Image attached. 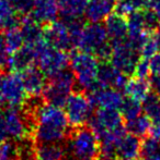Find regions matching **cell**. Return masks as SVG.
<instances>
[{
  "instance_id": "obj_1",
  "label": "cell",
  "mask_w": 160,
  "mask_h": 160,
  "mask_svg": "<svg viewBox=\"0 0 160 160\" xmlns=\"http://www.w3.org/2000/svg\"><path fill=\"white\" fill-rule=\"evenodd\" d=\"M28 112L32 116V136L36 144H62L69 134V122L65 111L51 103L40 102L31 105Z\"/></svg>"
},
{
  "instance_id": "obj_2",
  "label": "cell",
  "mask_w": 160,
  "mask_h": 160,
  "mask_svg": "<svg viewBox=\"0 0 160 160\" xmlns=\"http://www.w3.org/2000/svg\"><path fill=\"white\" fill-rule=\"evenodd\" d=\"M63 146V160H100V142L89 127L74 128Z\"/></svg>"
},
{
  "instance_id": "obj_3",
  "label": "cell",
  "mask_w": 160,
  "mask_h": 160,
  "mask_svg": "<svg viewBox=\"0 0 160 160\" xmlns=\"http://www.w3.org/2000/svg\"><path fill=\"white\" fill-rule=\"evenodd\" d=\"M75 47L79 50L94 55L101 61H109L112 45L105 26L101 22H89L83 24L76 39Z\"/></svg>"
},
{
  "instance_id": "obj_4",
  "label": "cell",
  "mask_w": 160,
  "mask_h": 160,
  "mask_svg": "<svg viewBox=\"0 0 160 160\" xmlns=\"http://www.w3.org/2000/svg\"><path fill=\"white\" fill-rule=\"evenodd\" d=\"M88 127L93 131L99 142L116 143L126 133L125 121L119 109L99 108L91 116Z\"/></svg>"
},
{
  "instance_id": "obj_5",
  "label": "cell",
  "mask_w": 160,
  "mask_h": 160,
  "mask_svg": "<svg viewBox=\"0 0 160 160\" xmlns=\"http://www.w3.org/2000/svg\"><path fill=\"white\" fill-rule=\"evenodd\" d=\"M71 73L74 74L76 84L83 92H90L98 85V72L100 60L94 55L83 50L74 52L69 58Z\"/></svg>"
},
{
  "instance_id": "obj_6",
  "label": "cell",
  "mask_w": 160,
  "mask_h": 160,
  "mask_svg": "<svg viewBox=\"0 0 160 160\" xmlns=\"http://www.w3.org/2000/svg\"><path fill=\"white\" fill-rule=\"evenodd\" d=\"M76 85V81L71 71H64L51 76L42 96L44 101L51 105L63 108Z\"/></svg>"
},
{
  "instance_id": "obj_7",
  "label": "cell",
  "mask_w": 160,
  "mask_h": 160,
  "mask_svg": "<svg viewBox=\"0 0 160 160\" xmlns=\"http://www.w3.org/2000/svg\"><path fill=\"white\" fill-rule=\"evenodd\" d=\"M35 49L37 67L46 76L51 78L64 70H67L70 57L66 50L49 46L45 40L35 46Z\"/></svg>"
},
{
  "instance_id": "obj_8",
  "label": "cell",
  "mask_w": 160,
  "mask_h": 160,
  "mask_svg": "<svg viewBox=\"0 0 160 160\" xmlns=\"http://www.w3.org/2000/svg\"><path fill=\"white\" fill-rule=\"evenodd\" d=\"M64 107L68 122L73 128L87 124L94 109L89 96L85 92H73L67 98Z\"/></svg>"
},
{
  "instance_id": "obj_9",
  "label": "cell",
  "mask_w": 160,
  "mask_h": 160,
  "mask_svg": "<svg viewBox=\"0 0 160 160\" xmlns=\"http://www.w3.org/2000/svg\"><path fill=\"white\" fill-rule=\"evenodd\" d=\"M3 116L8 137L11 139L20 142L32 135L33 120L28 111L21 110V108L7 107Z\"/></svg>"
},
{
  "instance_id": "obj_10",
  "label": "cell",
  "mask_w": 160,
  "mask_h": 160,
  "mask_svg": "<svg viewBox=\"0 0 160 160\" xmlns=\"http://www.w3.org/2000/svg\"><path fill=\"white\" fill-rule=\"evenodd\" d=\"M112 45V51L109 61L126 75H133L136 63L141 59L139 52L126 40Z\"/></svg>"
},
{
  "instance_id": "obj_11",
  "label": "cell",
  "mask_w": 160,
  "mask_h": 160,
  "mask_svg": "<svg viewBox=\"0 0 160 160\" xmlns=\"http://www.w3.org/2000/svg\"><path fill=\"white\" fill-rule=\"evenodd\" d=\"M1 95L3 106L10 108H22L25 105L28 95L22 84L20 73L13 72L3 75Z\"/></svg>"
},
{
  "instance_id": "obj_12",
  "label": "cell",
  "mask_w": 160,
  "mask_h": 160,
  "mask_svg": "<svg viewBox=\"0 0 160 160\" xmlns=\"http://www.w3.org/2000/svg\"><path fill=\"white\" fill-rule=\"evenodd\" d=\"M44 40L52 47L68 50L74 47L73 37L66 21H53L44 28Z\"/></svg>"
},
{
  "instance_id": "obj_13",
  "label": "cell",
  "mask_w": 160,
  "mask_h": 160,
  "mask_svg": "<svg viewBox=\"0 0 160 160\" xmlns=\"http://www.w3.org/2000/svg\"><path fill=\"white\" fill-rule=\"evenodd\" d=\"M87 94L94 107L107 109H120L125 99L120 89L113 87H101L99 85Z\"/></svg>"
},
{
  "instance_id": "obj_14",
  "label": "cell",
  "mask_w": 160,
  "mask_h": 160,
  "mask_svg": "<svg viewBox=\"0 0 160 160\" xmlns=\"http://www.w3.org/2000/svg\"><path fill=\"white\" fill-rule=\"evenodd\" d=\"M22 84L25 89V93L30 98H37L41 97L46 86V75L41 71L39 67L28 68L24 71L20 72Z\"/></svg>"
},
{
  "instance_id": "obj_15",
  "label": "cell",
  "mask_w": 160,
  "mask_h": 160,
  "mask_svg": "<svg viewBox=\"0 0 160 160\" xmlns=\"http://www.w3.org/2000/svg\"><path fill=\"white\" fill-rule=\"evenodd\" d=\"M97 81L101 87H113L123 91L128 81V75L116 69L110 61H102L99 67Z\"/></svg>"
},
{
  "instance_id": "obj_16",
  "label": "cell",
  "mask_w": 160,
  "mask_h": 160,
  "mask_svg": "<svg viewBox=\"0 0 160 160\" xmlns=\"http://www.w3.org/2000/svg\"><path fill=\"white\" fill-rule=\"evenodd\" d=\"M30 12L39 23H51L55 21L59 14L58 0H34Z\"/></svg>"
},
{
  "instance_id": "obj_17",
  "label": "cell",
  "mask_w": 160,
  "mask_h": 160,
  "mask_svg": "<svg viewBox=\"0 0 160 160\" xmlns=\"http://www.w3.org/2000/svg\"><path fill=\"white\" fill-rule=\"evenodd\" d=\"M141 147V138L126 132L116 142L115 150L118 159H133L139 158Z\"/></svg>"
},
{
  "instance_id": "obj_18",
  "label": "cell",
  "mask_w": 160,
  "mask_h": 160,
  "mask_svg": "<svg viewBox=\"0 0 160 160\" xmlns=\"http://www.w3.org/2000/svg\"><path fill=\"white\" fill-rule=\"evenodd\" d=\"M36 63V49L35 46L23 45L20 49L11 53L10 61H9V69L13 72L24 71L28 68L32 67Z\"/></svg>"
},
{
  "instance_id": "obj_19",
  "label": "cell",
  "mask_w": 160,
  "mask_h": 160,
  "mask_svg": "<svg viewBox=\"0 0 160 160\" xmlns=\"http://www.w3.org/2000/svg\"><path fill=\"white\" fill-rule=\"evenodd\" d=\"M115 9V0H89L85 17L89 22H103Z\"/></svg>"
},
{
  "instance_id": "obj_20",
  "label": "cell",
  "mask_w": 160,
  "mask_h": 160,
  "mask_svg": "<svg viewBox=\"0 0 160 160\" xmlns=\"http://www.w3.org/2000/svg\"><path fill=\"white\" fill-rule=\"evenodd\" d=\"M41 25L42 24L39 23L31 14L23 17L20 30L23 36L24 45L37 46L44 42V28H42Z\"/></svg>"
},
{
  "instance_id": "obj_21",
  "label": "cell",
  "mask_w": 160,
  "mask_h": 160,
  "mask_svg": "<svg viewBox=\"0 0 160 160\" xmlns=\"http://www.w3.org/2000/svg\"><path fill=\"white\" fill-rule=\"evenodd\" d=\"M105 30L108 32L111 44H116L126 40L127 37V22L125 17L118 13H112L105 20Z\"/></svg>"
},
{
  "instance_id": "obj_22",
  "label": "cell",
  "mask_w": 160,
  "mask_h": 160,
  "mask_svg": "<svg viewBox=\"0 0 160 160\" xmlns=\"http://www.w3.org/2000/svg\"><path fill=\"white\" fill-rule=\"evenodd\" d=\"M89 0H58L60 17L66 22L77 21L85 15Z\"/></svg>"
},
{
  "instance_id": "obj_23",
  "label": "cell",
  "mask_w": 160,
  "mask_h": 160,
  "mask_svg": "<svg viewBox=\"0 0 160 160\" xmlns=\"http://www.w3.org/2000/svg\"><path fill=\"white\" fill-rule=\"evenodd\" d=\"M123 91L125 92L127 97L141 102L144 100V98L148 95V93L152 91V88H150L149 81L147 78L134 76L132 78H128Z\"/></svg>"
},
{
  "instance_id": "obj_24",
  "label": "cell",
  "mask_w": 160,
  "mask_h": 160,
  "mask_svg": "<svg viewBox=\"0 0 160 160\" xmlns=\"http://www.w3.org/2000/svg\"><path fill=\"white\" fill-rule=\"evenodd\" d=\"M19 24L18 11L9 0H0V31H6Z\"/></svg>"
},
{
  "instance_id": "obj_25",
  "label": "cell",
  "mask_w": 160,
  "mask_h": 160,
  "mask_svg": "<svg viewBox=\"0 0 160 160\" xmlns=\"http://www.w3.org/2000/svg\"><path fill=\"white\" fill-rule=\"evenodd\" d=\"M152 119L145 113L139 114L135 119L125 122V128L126 132L132 133V134L138 136L139 138H144V137L149 135L150 127H152Z\"/></svg>"
},
{
  "instance_id": "obj_26",
  "label": "cell",
  "mask_w": 160,
  "mask_h": 160,
  "mask_svg": "<svg viewBox=\"0 0 160 160\" xmlns=\"http://www.w3.org/2000/svg\"><path fill=\"white\" fill-rule=\"evenodd\" d=\"M64 150L60 144H37L35 160H63Z\"/></svg>"
},
{
  "instance_id": "obj_27",
  "label": "cell",
  "mask_w": 160,
  "mask_h": 160,
  "mask_svg": "<svg viewBox=\"0 0 160 160\" xmlns=\"http://www.w3.org/2000/svg\"><path fill=\"white\" fill-rule=\"evenodd\" d=\"M141 108L144 113L149 117L152 121L160 119V98L152 91L141 101Z\"/></svg>"
},
{
  "instance_id": "obj_28",
  "label": "cell",
  "mask_w": 160,
  "mask_h": 160,
  "mask_svg": "<svg viewBox=\"0 0 160 160\" xmlns=\"http://www.w3.org/2000/svg\"><path fill=\"white\" fill-rule=\"evenodd\" d=\"M3 37L6 45L8 47L9 51L11 53H13L14 51H17L18 49H20L24 45L23 36H22L21 30H20V26H13L11 28L3 31Z\"/></svg>"
},
{
  "instance_id": "obj_29",
  "label": "cell",
  "mask_w": 160,
  "mask_h": 160,
  "mask_svg": "<svg viewBox=\"0 0 160 160\" xmlns=\"http://www.w3.org/2000/svg\"><path fill=\"white\" fill-rule=\"evenodd\" d=\"M141 159L160 158V141L152 136H146L141 141Z\"/></svg>"
},
{
  "instance_id": "obj_30",
  "label": "cell",
  "mask_w": 160,
  "mask_h": 160,
  "mask_svg": "<svg viewBox=\"0 0 160 160\" xmlns=\"http://www.w3.org/2000/svg\"><path fill=\"white\" fill-rule=\"evenodd\" d=\"M120 109H121L122 117H123L125 122L126 121L133 120V119L138 117L139 114H141V112H143L141 101L135 100V99L130 98V97L124 99Z\"/></svg>"
},
{
  "instance_id": "obj_31",
  "label": "cell",
  "mask_w": 160,
  "mask_h": 160,
  "mask_svg": "<svg viewBox=\"0 0 160 160\" xmlns=\"http://www.w3.org/2000/svg\"><path fill=\"white\" fill-rule=\"evenodd\" d=\"M0 160H19V146L17 141L0 142Z\"/></svg>"
},
{
  "instance_id": "obj_32",
  "label": "cell",
  "mask_w": 160,
  "mask_h": 160,
  "mask_svg": "<svg viewBox=\"0 0 160 160\" xmlns=\"http://www.w3.org/2000/svg\"><path fill=\"white\" fill-rule=\"evenodd\" d=\"M144 13V23H145V30L148 33L155 32L157 28L160 25V22L157 18L156 13L154 12L152 8H148L143 10Z\"/></svg>"
},
{
  "instance_id": "obj_33",
  "label": "cell",
  "mask_w": 160,
  "mask_h": 160,
  "mask_svg": "<svg viewBox=\"0 0 160 160\" xmlns=\"http://www.w3.org/2000/svg\"><path fill=\"white\" fill-rule=\"evenodd\" d=\"M11 52L9 51L8 47L4 42L3 34L0 33V71H3L9 67Z\"/></svg>"
},
{
  "instance_id": "obj_34",
  "label": "cell",
  "mask_w": 160,
  "mask_h": 160,
  "mask_svg": "<svg viewBox=\"0 0 160 160\" xmlns=\"http://www.w3.org/2000/svg\"><path fill=\"white\" fill-rule=\"evenodd\" d=\"M157 51H158V48H157L156 42H155L154 37L149 36L148 39L145 42V44L143 45V47L141 48V50H139V55H141V58L150 59Z\"/></svg>"
},
{
  "instance_id": "obj_35",
  "label": "cell",
  "mask_w": 160,
  "mask_h": 160,
  "mask_svg": "<svg viewBox=\"0 0 160 160\" xmlns=\"http://www.w3.org/2000/svg\"><path fill=\"white\" fill-rule=\"evenodd\" d=\"M150 68H149V59H146V58H141L138 60V62L136 63L134 70V76L141 78H147L150 75Z\"/></svg>"
},
{
  "instance_id": "obj_36",
  "label": "cell",
  "mask_w": 160,
  "mask_h": 160,
  "mask_svg": "<svg viewBox=\"0 0 160 160\" xmlns=\"http://www.w3.org/2000/svg\"><path fill=\"white\" fill-rule=\"evenodd\" d=\"M18 13H30L34 0H9Z\"/></svg>"
},
{
  "instance_id": "obj_37",
  "label": "cell",
  "mask_w": 160,
  "mask_h": 160,
  "mask_svg": "<svg viewBox=\"0 0 160 160\" xmlns=\"http://www.w3.org/2000/svg\"><path fill=\"white\" fill-rule=\"evenodd\" d=\"M150 73L155 75H160V51L156 52L149 59Z\"/></svg>"
},
{
  "instance_id": "obj_38",
  "label": "cell",
  "mask_w": 160,
  "mask_h": 160,
  "mask_svg": "<svg viewBox=\"0 0 160 160\" xmlns=\"http://www.w3.org/2000/svg\"><path fill=\"white\" fill-rule=\"evenodd\" d=\"M149 84L152 91L160 98V75L152 74V76L149 78Z\"/></svg>"
},
{
  "instance_id": "obj_39",
  "label": "cell",
  "mask_w": 160,
  "mask_h": 160,
  "mask_svg": "<svg viewBox=\"0 0 160 160\" xmlns=\"http://www.w3.org/2000/svg\"><path fill=\"white\" fill-rule=\"evenodd\" d=\"M8 138V133L6 128V122H4L3 111L0 109V142H3Z\"/></svg>"
},
{
  "instance_id": "obj_40",
  "label": "cell",
  "mask_w": 160,
  "mask_h": 160,
  "mask_svg": "<svg viewBox=\"0 0 160 160\" xmlns=\"http://www.w3.org/2000/svg\"><path fill=\"white\" fill-rule=\"evenodd\" d=\"M149 136L160 141V119L159 120L152 121V127H150V131H149Z\"/></svg>"
},
{
  "instance_id": "obj_41",
  "label": "cell",
  "mask_w": 160,
  "mask_h": 160,
  "mask_svg": "<svg viewBox=\"0 0 160 160\" xmlns=\"http://www.w3.org/2000/svg\"><path fill=\"white\" fill-rule=\"evenodd\" d=\"M150 8L154 10V12L156 13L157 18H158L160 22V0H152V4H150Z\"/></svg>"
},
{
  "instance_id": "obj_42",
  "label": "cell",
  "mask_w": 160,
  "mask_h": 160,
  "mask_svg": "<svg viewBox=\"0 0 160 160\" xmlns=\"http://www.w3.org/2000/svg\"><path fill=\"white\" fill-rule=\"evenodd\" d=\"M154 33H155L154 34V39L157 44V48H158V50L160 51V25L156 28V30H155Z\"/></svg>"
},
{
  "instance_id": "obj_43",
  "label": "cell",
  "mask_w": 160,
  "mask_h": 160,
  "mask_svg": "<svg viewBox=\"0 0 160 160\" xmlns=\"http://www.w3.org/2000/svg\"><path fill=\"white\" fill-rule=\"evenodd\" d=\"M2 81H3V75H2L1 71H0V107L3 106V101H2V95H1V89H2Z\"/></svg>"
},
{
  "instance_id": "obj_44",
  "label": "cell",
  "mask_w": 160,
  "mask_h": 160,
  "mask_svg": "<svg viewBox=\"0 0 160 160\" xmlns=\"http://www.w3.org/2000/svg\"><path fill=\"white\" fill-rule=\"evenodd\" d=\"M116 160H137V158H133V159H116Z\"/></svg>"
}]
</instances>
